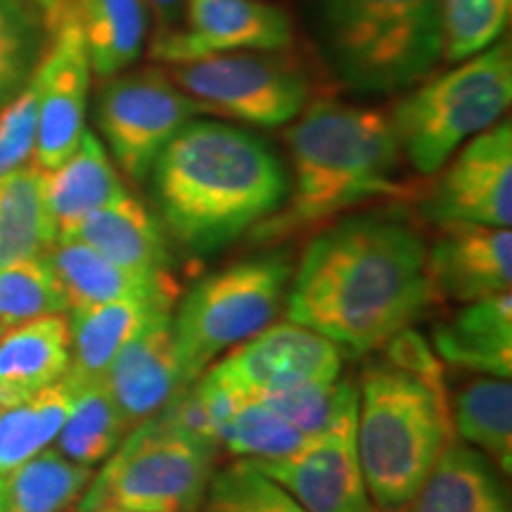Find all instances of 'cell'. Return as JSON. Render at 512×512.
<instances>
[{
	"instance_id": "obj_12",
	"label": "cell",
	"mask_w": 512,
	"mask_h": 512,
	"mask_svg": "<svg viewBox=\"0 0 512 512\" xmlns=\"http://www.w3.org/2000/svg\"><path fill=\"white\" fill-rule=\"evenodd\" d=\"M50 41L38 60V133L34 162L50 171L79 145L86 131L91 57L76 22L72 0H48Z\"/></svg>"
},
{
	"instance_id": "obj_41",
	"label": "cell",
	"mask_w": 512,
	"mask_h": 512,
	"mask_svg": "<svg viewBox=\"0 0 512 512\" xmlns=\"http://www.w3.org/2000/svg\"><path fill=\"white\" fill-rule=\"evenodd\" d=\"M0 332H3V330H0Z\"/></svg>"
},
{
	"instance_id": "obj_32",
	"label": "cell",
	"mask_w": 512,
	"mask_h": 512,
	"mask_svg": "<svg viewBox=\"0 0 512 512\" xmlns=\"http://www.w3.org/2000/svg\"><path fill=\"white\" fill-rule=\"evenodd\" d=\"M67 311V299L46 256L0 266V330Z\"/></svg>"
},
{
	"instance_id": "obj_15",
	"label": "cell",
	"mask_w": 512,
	"mask_h": 512,
	"mask_svg": "<svg viewBox=\"0 0 512 512\" xmlns=\"http://www.w3.org/2000/svg\"><path fill=\"white\" fill-rule=\"evenodd\" d=\"M342 363L344 351L332 339L285 320L230 349L211 368L242 394L254 396L294 384L332 382L342 373Z\"/></svg>"
},
{
	"instance_id": "obj_29",
	"label": "cell",
	"mask_w": 512,
	"mask_h": 512,
	"mask_svg": "<svg viewBox=\"0 0 512 512\" xmlns=\"http://www.w3.org/2000/svg\"><path fill=\"white\" fill-rule=\"evenodd\" d=\"M93 470L62 456L57 448H43L3 479L5 512H64L79 501Z\"/></svg>"
},
{
	"instance_id": "obj_28",
	"label": "cell",
	"mask_w": 512,
	"mask_h": 512,
	"mask_svg": "<svg viewBox=\"0 0 512 512\" xmlns=\"http://www.w3.org/2000/svg\"><path fill=\"white\" fill-rule=\"evenodd\" d=\"M456 439L491 458L505 475L512 470V384L508 377L482 375L451 403Z\"/></svg>"
},
{
	"instance_id": "obj_22",
	"label": "cell",
	"mask_w": 512,
	"mask_h": 512,
	"mask_svg": "<svg viewBox=\"0 0 512 512\" xmlns=\"http://www.w3.org/2000/svg\"><path fill=\"white\" fill-rule=\"evenodd\" d=\"M69 318L50 313L0 332V408L29 401L69 368Z\"/></svg>"
},
{
	"instance_id": "obj_21",
	"label": "cell",
	"mask_w": 512,
	"mask_h": 512,
	"mask_svg": "<svg viewBox=\"0 0 512 512\" xmlns=\"http://www.w3.org/2000/svg\"><path fill=\"white\" fill-rule=\"evenodd\" d=\"M434 354L441 363L482 375H512V294L463 304V309L432 332Z\"/></svg>"
},
{
	"instance_id": "obj_2",
	"label": "cell",
	"mask_w": 512,
	"mask_h": 512,
	"mask_svg": "<svg viewBox=\"0 0 512 512\" xmlns=\"http://www.w3.org/2000/svg\"><path fill=\"white\" fill-rule=\"evenodd\" d=\"M147 178L166 238L197 256L261 226L287 197V174L271 147L209 119H190Z\"/></svg>"
},
{
	"instance_id": "obj_25",
	"label": "cell",
	"mask_w": 512,
	"mask_h": 512,
	"mask_svg": "<svg viewBox=\"0 0 512 512\" xmlns=\"http://www.w3.org/2000/svg\"><path fill=\"white\" fill-rule=\"evenodd\" d=\"M57 242L43 169L29 162L0 178V266L46 256Z\"/></svg>"
},
{
	"instance_id": "obj_14",
	"label": "cell",
	"mask_w": 512,
	"mask_h": 512,
	"mask_svg": "<svg viewBox=\"0 0 512 512\" xmlns=\"http://www.w3.org/2000/svg\"><path fill=\"white\" fill-rule=\"evenodd\" d=\"M292 46L287 12L264 0H185L181 24L152 38L155 62L178 64L240 50H285Z\"/></svg>"
},
{
	"instance_id": "obj_35",
	"label": "cell",
	"mask_w": 512,
	"mask_h": 512,
	"mask_svg": "<svg viewBox=\"0 0 512 512\" xmlns=\"http://www.w3.org/2000/svg\"><path fill=\"white\" fill-rule=\"evenodd\" d=\"M43 55V38L24 0H0V110L22 91Z\"/></svg>"
},
{
	"instance_id": "obj_8",
	"label": "cell",
	"mask_w": 512,
	"mask_h": 512,
	"mask_svg": "<svg viewBox=\"0 0 512 512\" xmlns=\"http://www.w3.org/2000/svg\"><path fill=\"white\" fill-rule=\"evenodd\" d=\"M292 264L268 254L207 275L178 302L174 337L192 382L230 349L259 335L285 309Z\"/></svg>"
},
{
	"instance_id": "obj_34",
	"label": "cell",
	"mask_w": 512,
	"mask_h": 512,
	"mask_svg": "<svg viewBox=\"0 0 512 512\" xmlns=\"http://www.w3.org/2000/svg\"><path fill=\"white\" fill-rule=\"evenodd\" d=\"M204 512H309L249 460H235L211 475Z\"/></svg>"
},
{
	"instance_id": "obj_19",
	"label": "cell",
	"mask_w": 512,
	"mask_h": 512,
	"mask_svg": "<svg viewBox=\"0 0 512 512\" xmlns=\"http://www.w3.org/2000/svg\"><path fill=\"white\" fill-rule=\"evenodd\" d=\"M176 299L147 297L119 299L69 311V368L76 382L93 384L105 380L107 370L121 349L147 328L152 320L176 309Z\"/></svg>"
},
{
	"instance_id": "obj_11",
	"label": "cell",
	"mask_w": 512,
	"mask_h": 512,
	"mask_svg": "<svg viewBox=\"0 0 512 512\" xmlns=\"http://www.w3.org/2000/svg\"><path fill=\"white\" fill-rule=\"evenodd\" d=\"M252 465L309 512H373L356 446V382L318 434L283 458Z\"/></svg>"
},
{
	"instance_id": "obj_20",
	"label": "cell",
	"mask_w": 512,
	"mask_h": 512,
	"mask_svg": "<svg viewBox=\"0 0 512 512\" xmlns=\"http://www.w3.org/2000/svg\"><path fill=\"white\" fill-rule=\"evenodd\" d=\"M57 240H81L131 271H169L171 252L162 223L131 192L105 204Z\"/></svg>"
},
{
	"instance_id": "obj_23",
	"label": "cell",
	"mask_w": 512,
	"mask_h": 512,
	"mask_svg": "<svg viewBox=\"0 0 512 512\" xmlns=\"http://www.w3.org/2000/svg\"><path fill=\"white\" fill-rule=\"evenodd\" d=\"M399 512H510V501L498 467L477 448L453 441Z\"/></svg>"
},
{
	"instance_id": "obj_4",
	"label": "cell",
	"mask_w": 512,
	"mask_h": 512,
	"mask_svg": "<svg viewBox=\"0 0 512 512\" xmlns=\"http://www.w3.org/2000/svg\"><path fill=\"white\" fill-rule=\"evenodd\" d=\"M292 192L254 238L280 240L318 228L358 204L401 192V147L389 114L337 98L306 102L285 133Z\"/></svg>"
},
{
	"instance_id": "obj_39",
	"label": "cell",
	"mask_w": 512,
	"mask_h": 512,
	"mask_svg": "<svg viewBox=\"0 0 512 512\" xmlns=\"http://www.w3.org/2000/svg\"><path fill=\"white\" fill-rule=\"evenodd\" d=\"M0 512H5V501H3V479H0Z\"/></svg>"
},
{
	"instance_id": "obj_5",
	"label": "cell",
	"mask_w": 512,
	"mask_h": 512,
	"mask_svg": "<svg viewBox=\"0 0 512 512\" xmlns=\"http://www.w3.org/2000/svg\"><path fill=\"white\" fill-rule=\"evenodd\" d=\"M320 50L358 93L406 91L441 60L439 0H316Z\"/></svg>"
},
{
	"instance_id": "obj_26",
	"label": "cell",
	"mask_w": 512,
	"mask_h": 512,
	"mask_svg": "<svg viewBox=\"0 0 512 512\" xmlns=\"http://www.w3.org/2000/svg\"><path fill=\"white\" fill-rule=\"evenodd\" d=\"M93 72L107 79L133 67L145 48V0H72Z\"/></svg>"
},
{
	"instance_id": "obj_33",
	"label": "cell",
	"mask_w": 512,
	"mask_h": 512,
	"mask_svg": "<svg viewBox=\"0 0 512 512\" xmlns=\"http://www.w3.org/2000/svg\"><path fill=\"white\" fill-rule=\"evenodd\" d=\"M304 439L302 432L294 430L290 422L275 415L271 408L252 396H245L223 427L221 448L256 463V460L283 458L302 446Z\"/></svg>"
},
{
	"instance_id": "obj_27",
	"label": "cell",
	"mask_w": 512,
	"mask_h": 512,
	"mask_svg": "<svg viewBox=\"0 0 512 512\" xmlns=\"http://www.w3.org/2000/svg\"><path fill=\"white\" fill-rule=\"evenodd\" d=\"M81 387L83 384L64 373L29 401L0 408V475H8L38 451L55 444Z\"/></svg>"
},
{
	"instance_id": "obj_40",
	"label": "cell",
	"mask_w": 512,
	"mask_h": 512,
	"mask_svg": "<svg viewBox=\"0 0 512 512\" xmlns=\"http://www.w3.org/2000/svg\"><path fill=\"white\" fill-rule=\"evenodd\" d=\"M373 512H382V510H377V508H373Z\"/></svg>"
},
{
	"instance_id": "obj_10",
	"label": "cell",
	"mask_w": 512,
	"mask_h": 512,
	"mask_svg": "<svg viewBox=\"0 0 512 512\" xmlns=\"http://www.w3.org/2000/svg\"><path fill=\"white\" fill-rule=\"evenodd\" d=\"M204 110L164 69L107 76L98 93V126L114 162L133 183L150 176L159 152Z\"/></svg>"
},
{
	"instance_id": "obj_7",
	"label": "cell",
	"mask_w": 512,
	"mask_h": 512,
	"mask_svg": "<svg viewBox=\"0 0 512 512\" xmlns=\"http://www.w3.org/2000/svg\"><path fill=\"white\" fill-rule=\"evenodd\" d=\"M216 456L219 448L155 415L126 432L76 505L79 512H197Z\"/></svg>"
},
{
	"instance_id": "obj_24",
	"label": "cell",
	"mask_w": 512,
	"mask_h": 512,
	"mask_svg": "<svg viewBox=\"0 0 512 512\" xmlns=\"http://www.w3.org/2000/svg\"><path fill=\"white\" fill-rule=\"evenodd\" d=\"M43 188L57 238L69 233L88 214L128 192L117 166L91 131H83L76 150L60 166L43 171Z\"/></svg>"
},
{
	"instance_id": "obj_16",
	"label": "cell",
	"mask_w": 512,
	"mask_h": 512,
	"mask_svg": "<svg viewBox=\"0 0 512 512\" xmlns=\"http://www.w3.org/2000/svg\"><path fill=\"white\" fill-rule=\"evenodd\" d=\"M427 245V271L437 302H477L510 292V228L479 223H439Z\"/></svg>"
},
{
	"instance_id": "obj_18",
	"label": "cell",
	"mask_w": 512,
	"mask_h": 512,
	"mask_svg": "<svg viewBox=\"0 0 512 512\" xmlns=\"http://www.w3.org/2000/svg\"><path fill=\"white\" fill-rule=\"evenodd\" d=\"M46 261L60 283L67 311L119 302V299H181V287L171 271H131L95 252L81 240H57Z\"/></svg>"
},
{
	"instance_id": "obj_37",
	"label": "cell",
	"mask_w": 512,
	"mask_h": 512,
	"mask_svg": "<svg viewBox=\"0 0 512 512\" xmlns=\"http://www.w3.org/2000/svg\"><path fill=\"white\" fill-rule=\"evenodd\" d=\"M38 67V64H36ZM38 72L29 76L24 88L0 110V178L27 166L34 159L38 133Z\"/></svg>"
},
{
	"instance_id": "obj_38",
	"label": "cell",
	"mask_w": 512,
	"mask_h": 512,
	"mask_svg": "<svg viewBox=\"0 0 512 512\" xmlns=\"http://www.w3.org/2000/svg\"><path fill=\"white\" fill-rule=\"evenodd\" d=\"M147 10L152 12L155 17L157 31L155 38L169 34L174 31L183 19V10H185V0H145Z\"/></svg>"
},
{
	"instance_id": "obj_6",
	"label": "cell",
	"mask_w": 512,
	"mask_h": 512,
	"mask_svg": "<svg viewBox=\"0 0 512 512\" xmlns=\"http://www.w3.org/2000/svg\"><path fill=\"white\" fill-rule=\"evenodd\" d=\"M512 100V57L498 41L422 81L396 102L392 119L401 155L422 176H434L453 152L503 119Z\"/></svg>"
},
{
	"instance_id": "obj_31",
	"label": "cell",
	"mask_w": 512,
	"mask_h": 512,
	"mask_svg": "<svg viewBox=\"0 0 512 512\" xmlns=\"http://www.w3.org/2000/svg\"><path fill=\"white\" fill-rule=\"evenodd\" d=\"M441 60L453 64L501 41L512 0H439Z\"/></svg>"
},
{
	"instance_id": "obj_17",
	"label": "cell",
	"mask_w": 512,
	"mask_h": 512,
	"mask_svg": "<svg viewBox=\"0 0 512 512\" xmlns=\"http://www.w3.org/2000/svg\"><path fill=\"white\" fill-rule=\"evenodd\" d=\"M128 427L155 418L192 380L185 373L174 337V311L152 320L119 351L105 375Z\"/></svg>"
},
{
	"instance_id": "obj_13",
	"label": "cell",
	"mask_w": 512,
	"mask_h": 512,
	"mask_svg": "<svg viewBox=\"0 0 512 512\" xmlns=\"http://www.w3.org/2000/svg\"><path fill=\"white\" fill-rule=\"evenodd\" d=\"M422 192L420 216L434 223H512V126L496 121L460 145Z\"/></svg>"
},
{
	"instance_id": "obj_9",
	"label": "cell",
	"mask_w": 512,
	"mask_h": 512,
	"mask_svg": "<svg viewBox=\"0 0 512 512\" xmlns=\"http://www.w3.org/2000/svg\"><path fill=\"white\" fill-rule=\"evenodd\" d=\"M280 50H240L169 64V79L204 114L275 128L290 124L309 102V79Z\"/></svg>"
},
{
	"instance_id": "obj_1",
	"label": "cell",
	"mask_w": 512,
	"mask_h": 512,
	"mask_svg": "<svg viewBox=\"0 0 512 512\" xmlns=\"http://www.w3.org/2000/svg\"><path fill=\"white\" fill-rule=\"evenodd\" d=\"M437 304L427 242L394 214H363L320 230L287 290V320L332 339L349 354L382 349Z\"/></svg>"
},
{
	"instance_id": "obj_36",
	"label": "cell",
	"mask_w": 512,
	"mask_h": 512,
	"mask_svg": "<svg viewBox=\"0 0 512 512\" xmlns=\"http://www.w3.org/2000/svg\"><path fill=\"white\" fill-rule=\"evenodd\" d=\"M351 387H354V382L337 377L332 382L294 384V387L259 392L252 399L271 408L275 415L290 422L294 430L302 432L304 437H313L335 418L339 403H342Z\"/></svg>"
},
{
	"instance_id": "obj_30",
	"label": "cell",
	"mask_w": 512,
	"mask_h": 512,
	"mask_svg": "<svg viewBox=\"0 0 512 512\" xmlns=\"http://www.w3.org/2000/svg\"><path fill=\"white\" fill-rule=\"evenodd\" d=\"M131 430L105 380L81 387L55 444L62 456L93 467L105 460Z\"/></svg>"
},
{
	"instance_id": "obj_3",
	"label": "cell",
	"mask_w": 512,
	"mask_h": 512,
	"mask_svg": "<svg viewBox=\"0 0 512 512\" xmlns=\"http://www.w3.org/2000/svg\"><path fill=\"white\" fill-rule=\"evenodd\" d=\"M356 384V446L370 501L399 512L456 441L444 363L413 328L384 344Z\"/></svg>"
}]
</instances>
